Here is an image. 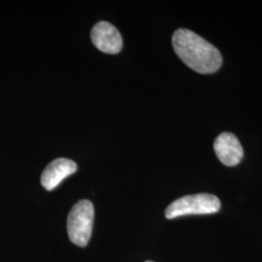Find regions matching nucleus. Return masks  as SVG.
<instances>
[{"mask_svg":"<svg viewBox=\"0 0 262 262\" xmlns=\"http://www.w3.org/2000/svg\"><path fill=\"white\" fill-rule=\"evenodd\" d=\"M172 45L181 60L200 74L217 71L223 63L220 51L191 30L180 28L172 37Z\"/></svg>","mask_w":262,"mask_h":262,"instance_id":"obj_1","label":"nucleus"},{"mask_svg":"<svg viewBox=\"0 0 262 262\" xmlns=\"http://www.w3.org/2000/svg\"><path fill=\"white\" fill-rule=\"evenodd\" d=\"M94 209L90 200H80L72 207L67 217V231L70 241L76 246L85 247L92 236Z\"/></svg>","mask_w":262,"mask_h":262,"instance_id":"obj_2","label":"nucleus"},{"mask_svg":"<svg viewBox=\"0 0 262 262\" xmlns=\"http://www.w3.org/2000/svg\"><path fill=\"white\" fill-rule=\"evenodd\" d=\"M221 201L217 197L208 193H199L181 197L172 202L165 210V216L172 220L188 215H208L219 212Z\"/></svg>","mask_w":262,"mask_h":262,"instance_id":"obj_3","label":"nucleus"},{"mask_svg":"<svg viewBox=\"0 0 262 262\" xmlns=\"http://www.w3.org/2000/svg\"><path fill=\"white\" fill-rule=\"evenodd\" d=\"M94 46L105 54L115 55L121 52L122 38L119 30L108 21H99L92 30Z\"/></svg>","mask_w":262,"mask_h":262,"instance_id":"obj_4","label":"nucleus"},{"mask_svg":"<svg viewBox=\"0 0 262 262\" xmlns=\"http://www.w3.org/2000/svg\"><path fill=\"white\" fill-rule=\"evenodd\" d=\"M214 150L220 161L229 167L239 164L243 159V147L240 141L229 132H224L216 137Z\"/></svg>","mask_w":262,"mask_h":262,"instance_id":"obj_5","label":"nucleus"},{"mask_svg":"<svg viewBox=\"0 0 262 262\" xmlns=\"http://www.w3.org/2000/svg\"><path fill=\"white\" fill-rule=\"evenodd\" d=\"M77 171V164L68 159H56L52 161L41 175V185L47 190L56 188L64 179Z\"/></svg>","mask_w":262,"mask_h":262,"instance_id":"obj_6","label":"nucleus"},{"mask_svg":"<svg viewBox=\"0 0 262 262\" xmlns=\"http://www.w3.org/2000/svg\"><path fill=\"white\" fill-rule=\"evenodd\" d=\"M146 262H152V261H146Z\"/></svg>","mask_w":262,"mask_h":262,"instance_id":"obj_7","label":"nucleus"}]
</instances>
